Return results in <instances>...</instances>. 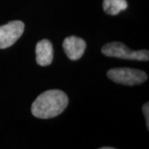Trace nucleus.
I'll list each match as a JSON object with an SVG mask.
<instances>
[{
    "mask_svg": "<svg viewBox=\"0 0 149 149\" xmlns=\"http://www.w3.org/2000/svg\"><path fill=\"white\" fill-rule=\"evenodd\" d=\"M143 112L144 116L146 118V123H147V128L149 129V104L147 102L143 106Z\"/></svg>",
    "mask_w": 149,
    "mask_h": 149,
    "instance_id": "8",
    "label": "nucleus"
},
{
    "mask_svg": "<svg viewBox=\"0 0 149 149\" xmlns=\"http://www.w3.org/2000/svg\"><path fill=\"white\" fill-rule=\"evenodd\" d=\"M66 94L60 90L45 91L36 99L32 104L33 116L42 119L55 118L63 113L68 105Z\"/></svg>",
    "mask_w": 149,
    "mask_h": 149,
    "instance_id": "1",
    "label": "nucleus"
},
{
    "mask_svg": "<svg viewBox=\"0 0 149 149\" xmlns=\"http://www.w3.org/2000/svg\"><path fill=\"white\" fill-rule=\"evenodd\" d=\"M24 28V23L18 20L0 26V49H6L13 46L21 37Z\"/></svg>",
    "mask_w": 149,
    "mask_h": 149,
    "instance_id": "4",
    "label": "nucleus"
},
{
    "mask_svg": "<svg viewBox=\"0 0 149 149\" xmlns=\"http://www.w3.org/2000/svg\"><path fill=\"white\" fill-rule=\"evenodd\" d=\"M128 8L126 0H104L103 8L107 14L117 15Z\"/></svg>",
    "mask_w": 149,
    "mask_h": 149,
    "instance_id": "7",
    "label": "nucleus"
},
{
    "mask_svg": "<svg viewBox=\"0 0 149 149\" xmlns=\"http://www.w3.org/2000/svg\"><path fill=\"white\" fill-rule=\"evenodd\" d=\"M101 149H113V148H101Z\"/></svg>",
    "mask_w": 149,
    "mask_h": 149,
    "instance_id": "9",
    "label": "nucleus"
},
{
    "mask_svg": "<svg viewBox=\"0 0 149 149\" xmlns=\"http://www.w3.org/2000/svg\"><path fill=\"white\" fill-rule=\"evenodd\" d=\"M107 75L117 84L131 86L143 84L148 80L146 72L131 68H113L108 71Z\"/></svg>",
    "mask_w": 149,
    "mask_h": 149,
    "instance_id": "3",
    "label": "nucleus"
},
{
    "mask_svg": "<svg viewBox=\"0 0 149 149\" xmlns=\"http://www.w3.org/2000/svg\"><path fill=\"white\" fill-rule=\"evenodd\" d=\"M36 61L41 66H47L53 61V47L47 39L38 42L36 46Z\"/></svg>",
    "mask_w": 149,
    "mask_h": 149,
    "instance_id": "6",
    "label": "nucleus"
},
{
    "mask_svg": "<svg viewBox=\"0 0 149 149\" xmlns=\"http://www.w3.org/2000/svg\"><path fill=\"white\" fill-rule=\"evenodd\" d=\"M102 53L106 56L116 57L124 60H135L148 61L149 59V52L148 50L131 51L122 42H110L105 44L101 49Z\"/></svg>",
    "mask_w": 149,
    "mask_h": 149,
    "instance_id": "2",
    "label": "nucleus"
},
{
    "mask_svg": "<svg viewBox=\"0 0 149 149\" xmlns=\"http://www.w3.org/2000/svg\"><path fill=\"white\" fill-rule=\"evenodd\" d=\"M65 53L71 61H77L84 55L86 48V43L80 37L70 36L66 37L63 42Z\"/></svg>",
    "mask_w": 149,
    "mask_h": 149,
    "instance_id": "5",
    "label": "nucleus"
}]
</instances>
